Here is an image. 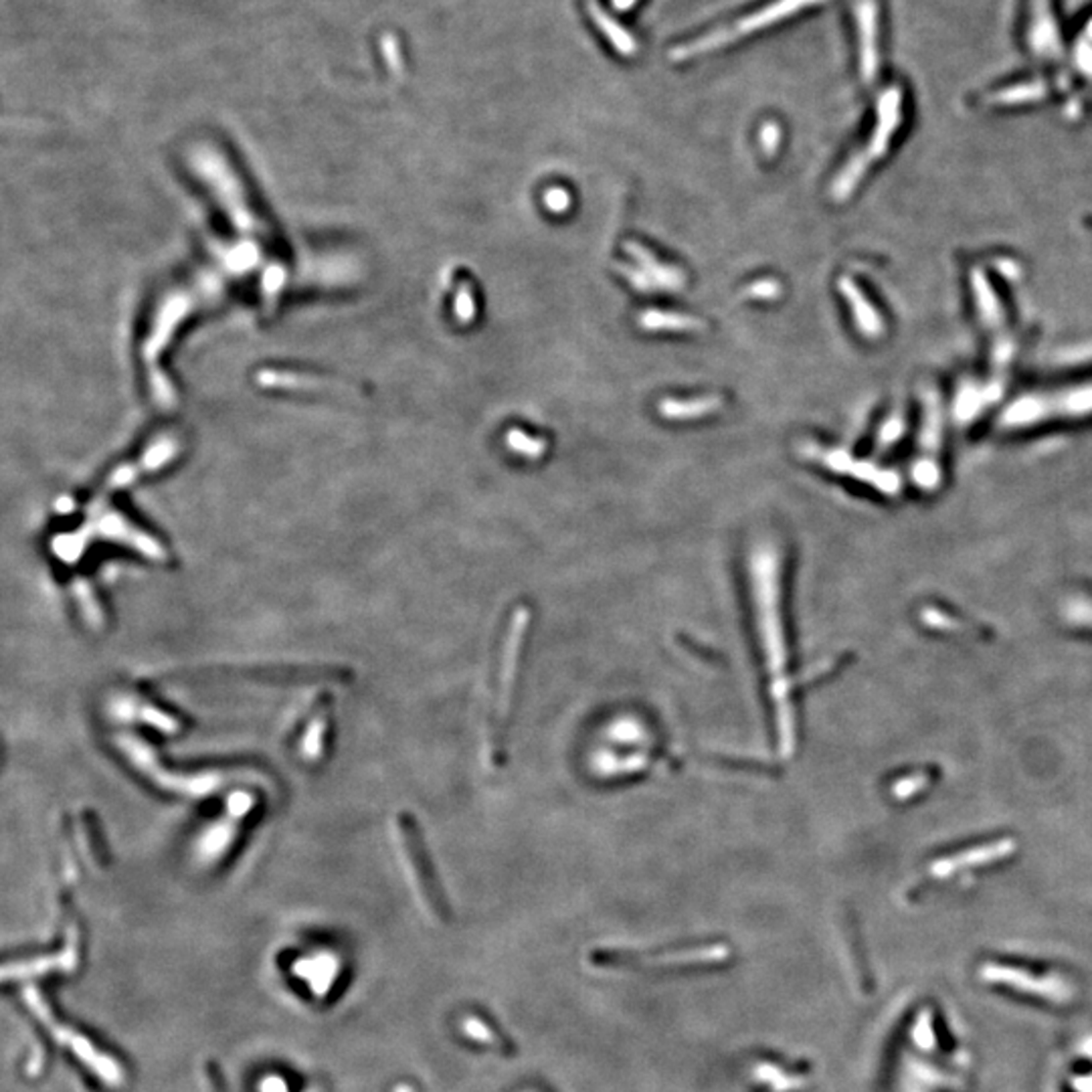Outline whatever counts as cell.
I'll return each mask as SVG.
<instances>
[{
	"label": "cell",
	"mask_w": 1092,
	"mask_h": 1092,
	"mask_svg": "<svg viewBox=\"0 0 1092 1092\" xmlns=\"http://www.w3.org/2000/svg\"><path fill=\"white\" fill-rule=\"evenodd\" d=\"M824 3V0H775V3L763 7L761 11H756L733 24L722 26L712 30L708 35L698 37L686 45H680L672 51V59L674 61H686L698 55H705L716 49H722L726 45H731L735 41H739L741 37H747L751 33H756V30L767 28L779 21H785L789 17L797 15L799 11H805L807 7L819 5Z\"/></svg>",
	"instance_id": "6da1fadb"
},
{
	"label": "cell",
	"mask_w": 1092,
	"mask_h": 1092,
	"mask_svg": "<svg viewBox=\"0 0 1092 1092\" xmlns=\"http://www.w3.org/2000/svg\"><path fill=\"white\" fill-rule=\"evenodd\" d=\"M799 453L807 460L819 462L822 466L830 468L832 472L838 474H852L856 479L862 481H870L878 488L883 490H894V476L887 474V472H880L878 468H874L872 464L866 462H858L854 460L852 455H847L843 449H832V447H824L815 441H803L799 443Z\"/></svg>",
	"instance_id": "7a4b0ae2"
},
{
	"label": "cell",
	"mask_w": 1092,
	"mask_h": 1092,
	"mask_svg": "<svg viewBox=\"0 0 1092 1092\" xmlns=\"http://www.w3.org/2000/svg\"><path fill=\"white\" fill-rule=\"evenodd\" d=\"M625 251L635 259L637 267L648 273V278L656 284L658 292H680L686 286L684 271L676 265L660 261L648 248L637 241H625Z\"/></svg>",
	"instance_id": "3957f363"
},
{
	"label": "cell",
	"mask_w": 1092,
	"mask_h": 1092,
	"mask_svg": "<svg viewBox=\"0 0 1092 1092\" xmlns=\"http://www.w3.org/2000/svg\"><path fill=\"white\" fill-rule=\"evenodd\" d=\"M838 290L840 294L845 297V301L849 303V308L854 312V320L860 328V332L868 339H876L883 334V320L876 314L872 303L866 299V296L862 294V290L858 288V284L852 278H840L838 282Z\"/></svg>",
	"instance_id": "277c9868"
},
{
	"label": "cell",
	"mask_w": 1092,
	"mask_h": 1092,
	"mask_svg": "<svg viewBox=\"0 0 1092 1092\" xmlns=\"http://www.w3.org/2000/svg\"><path fill=\"white\" fill-rule=\"evenodd\" d=\"M722 407H724V399L720 397V394H705V397H696V399H688V401L663 399L658 409H660V415L663 419L692 421V419H701V417L712 415Z\"/></svg>",
	"instance_id": "5b68a950"
},
{
	"label": "cell",
	"mask_w": 1092,
	"mask_h": 1092,
	"mask_svg": "<svg viewBox=\"0 0 1092 1092\" xmlns=\"http://www.w3.org/2000/svg\"><path fill=\"white\" fill-rule=\"evenodd\" d=\"M637 326L648 330V332H660V330H670V332H703L706 330V322L696 318L692 314H680V312H667V310H644L640 316H637Z\"/></svg>",
	"instance_id": "8992f818"
},
{
	"label": "cell",
	"mask_w": 1092,
	"mask_h": 1092,
	"mask_svg": "<svg viewBox=\"0 0 1092 1092\" xmlns=\"http://www.w3.org/2000/svg\"><path fill=\"white\" fill-rule=\"evenodd\" d=\"M858 24H860V57H862V75L872 81L876 75V7L872 0H862L858 5Z\"/></svg>",
	"instance_id": "52a82bcc"
},
{
	"label": "cell",
	"mask_w": 1092,
	"mask_h": 1092,
	"mask_svg": "<svg viewBox=\"0 0 1092 1092\" xmlns=\"http://www.w3.org/2000/svg\"><path fill=\"white\" fill-rule=\"evenodd\" d=\"M587 13H589V17L595 21V24H597V28L601 30V33H603L607 39H610V43L614 45V49H615L617 53H621V55H625V57L635 55V51H637L635 39L627 33V30H625L612 15H607V11L601 9V5L597 3V0H587Z\"/></svg>",
	"instance_id": "ba28073f"
},
{
	"label": "cell",
	"mask_w": 1092,
	"mask_h": 1092,
	"mask_svg": "<svg viewBox=\"0 0 1092 1092\" xmlns=\"http://www.w3.org/2000/svg\"><path fill=\"white\" fill-rule=\"evenodd\" d=\"M401 838H403V849H405V858L409 868L413 870V876L417 880V890L421 896H425V900H430V904L435 908V896L432 892V885L425 883V870H423V860H421V852H419V842L415 836V830L411 832V828H401Z\"/></svg>",
	"instance_id": "9c48e42d"
},
{
	"label": "cell",
	"mask_w": 1092,
	"mask_h": 1092,
	"mask_svg": "<svg viewBox=\"0 0 1092 1092\" xmlns=\"http://www.w3.org/2000/svg\"><path fill=\"white\" fill-rule=\"evenodd\" d=\"M614 267H615V271L619 273V276H621V278H625V280L629 282V286H631L633 290L642 292V294H652V292H658L656 284H654V282H652V280L648 278V273H646V271H642V269H640V267H637V265H629V263H621V261H615V263H614Z\"/></svg>",
	"instance_id": "30bf717a"
},
{
	"label": "cell",
	"mask_w": 1092,
	"mask_h": 1092,
	"mask_svg": "<svg viewBox=\"0 0 1092 1092\" xmlns=\"http://www.w3.org/2000/svg\"><path fill=\"white\" fill-rule=\"evenodd\" d=\"M506 441H508V445H510L514 451H519V453H523V455H528V458H540V455L546 451L544 439L530 437V435H526V433H523V432H519V430H512V432L508 433Z\"/></svg>",
	"instance_id": "8fae6325"
},
{
	"label": "cell",
	"mask_w": 1092,
	"mask_h": 1092,
	"mask_svg": "<svg viewBox=\"0 0 1092 1092\" xmlns=\"http://www.w3.org/2000/svg\"><path fill=\"white\" fill-rule=\"evenodd\" d=\"M743 294H745L747 297H751V299H765V301H771V299H777V297L783 294V288H781V284H779L777 280L765 278V280H756V282L749 284V286L745 288Z\"/></svg>",
	"instance_id": "7c38bea8"
},
{
	"label": "cell",
	"mask_w": 1092,
	"mask_h": 1092,
	"mask_svg": "<svg viewBox=\"0 0 1092 1092\" xmlns=\"http://www.w3.org/2000/svg\"><path fill=\"white\" fill-rule=\"evenodd\" d=\"M758 140H761V148L767 157H775V152L781 144V128L775 124V121H767L761 128V134H758Z\"/></svg>",
	"instance_id": "4fadbf2b"
},
{
	"label": "cell",
	"mask_w": 1092,
	"mask_h": 1092,
	"mask_svg": "<svg viewBox=\"0 0 1092 1092\" xmlns=\"http://www.w3.org/2000/svg\"><path fill=\"white\" fill-rule=\"evenodd\" d=\"M544 203H546V208L557 212V215H561V212H567L570 208V193L561 189V187H555L544 195Z\"/></svg>",
	"instance_id": "5bb4252c"
},
{
	"label": "cell",
	"mask_w": 1092,
	"mask_h": 1092,
	"mask_svg": "<svg viewBox=\"0 0 1092 1092\" xmlns=\"http://www.w3.org/2000/svg\"><path fill=\"white\" fill-rule=\"evenodd\" d=\"M464 1029H466V1034H468L470 1038H474V1040L498 1044L496 1034H492V1031L488 1029V1025H485V1024L479 1022V1020H476V1018H468L466 1024H464Z\"/></svg>",
	"instance_id": "9a60e30c"
},
{
	"label": "cell",
	"mask_w": 1092,
	"mask_h": 1092,
	"mask_svg": "<svg viewBox=\"0 0 1092 1092\" xmlns=\"http://www.w3.org/2000/svg\"><path fill=\"white\" fill-rule=\"evenodd\" d=\"M900 433H902V423H900V421H898V419L894 417V419H890V421H888V423L885 425V428H883V432H880L878 447H880V449H883V447L890 445V443H892V441H894V439H896V437H898Z\"/></svg>",
	"instance_id": "2e32d148"
},
{
	"label": "cell",
	"mask_w": 1092,
	"mask_h": 1092,
	"mask_svg": "<svg viewBox=\"0 0 1092 1092\" xmlns=\"http://www.w3.org/2000/svg\"><path fill=\"white\" fill-rule=\"evenodd\" d=\"M261 1088H263V1092H288V1086H286V1082H284V1080H280V1078H276V1076L267 1078V1080L263 1082V1086H261Z\"/></svg>",
	"instance_id": "e0dca14e"
},
{
	"label": "cell",
	"mask_w": 1092,
	"mask_h": 1092,
	"mask_svg": "<svg viewBox=\"0 0 1092 1092\" xmlns=\"http://www.w3.org/2000/svg\"><path fill=\"white\" fill-rule=\"evenodd\" d=\"M612 3H614V7H615L617 11L627 13V11L635 5V0H612Z\"/></svg>",
	"instance_id": "ac0fdd59"
}]
</instances>
